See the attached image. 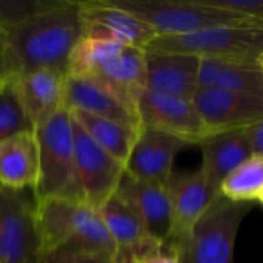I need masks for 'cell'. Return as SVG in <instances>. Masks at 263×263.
<instances>
[{
  "instance_id": "cell-1",
  "label": "cell",
  "mask_w": 263,
  "mask_h": 263,
  "mask_svg": "<svg viewBox=\"0 0 263 263\" xmlns=\"http://www.w3.org/2000/svg\"><path fill=\"white\" fill-rule=\"evenodd\" d=\"M6 32L20 74L42 68L68 72L71 54L83 37L80 2L59 0Z\"/></svg>"
},
{
  "instance_id": "cell-2",
  "label": "cell",
  "mask_w": 263,
  "mask_h": 263,
  "mask_svg": "<svg viewBox=\"0 0 263 263\" xmlns=\"http://www.w3.org/2000/svg\"><path fill=\"white\" fill-rule=\"evenodd\" d=\"M68 74L106 85L137 112L139 99L145 91V49L82 37L71 54Z\"/></svg>"
},
{
  "instance_id": "cell-3",
  "label": "cell",
  "mask_w": 263,
  "mask_h": 263,
  "mask_svg": "<svg viewBox=\"0 0 263 263\" xmlns=\"http://www.w3.org/2000/svg\"><path fill=\"white\" fill-rule=\"evenodd\" d=\"M43 254L55 250L92 253L116 259L119 248L99 211L83 202L46 199L35 202Z\"/></svg>"
},
{
  "instance_id": "cell-4",
  "label": "cell",
  "mask_w": 263,
  "mask_h": 263,
  "mask_svg": "<svg viewBox=\"0 0 263 263\" xmlns=\"http://www.w3.org/2000/svg\"><path fill=\"white\" fill-rule=\"evenodd\" d=\"M39 145V182L34 200L63 199L83 202L76 166L72 122L68 108L34 129Z\"/></svg>"
},
{
  "instance_id": "cell-5",
  "label": "cell",
  "mask_w": 263,
  "mask_h": 263,
  "mask_svg": "<svg viewBox=\"0 0 263 263\" xmlns=\"http://www.w3.org/2000/svg\"><path fill=\"white\" fill-rule=\"evenodd\" d=\"M146 23L157 35H183L214 26H243L263 22L251 20L202 0H108Z\"/></svg>"
},
{
  "instance_id": "cell-6",
  "label": "cell",
  "mask_w": 263,
  "mask_h": 263,
  "mask_svg": "<svg viewBox=\"0 0 263 263\" xmlns=\"http://www.w3.org/2000/svg\"><path fill=\"white\" fill-rule=\"evenodd\" d=\"M145 51L257 63L263 52V26H214L183 35H157Z\"/></svg>"
},
{
  "instance_id": "cell-7",
  "label": "cell",
  "mask_w": 263,
  "mask_h": 263,
  "mask_svg": "<svg viewBox=\"0 0 263 263\" xmlns=\"http://www.w3.org/2000/svg\"><path fill=\"white\" fill-rule=\"evenodd\" d=\"M247 211L245 202L219 194L180 247L182 263H233L237 233Z\"/></svg>"
},
{
  "instance_id": "cell-8",
  "label": "cell",
  "mask_w": 263,
  "mask_h": 263,
  "mask_svg": "<svg viewBox=\"0 0 263 263\" xmlns=\"http://www.w3.org/2000/svg\"><path fill=\"white\" fill-rule=\"evenodd\" d=\"M42 257L35 200L0 188V263H40Z\"/></svg>"
},
{
  "instance_id": "cell-9",
  "label": "cell",
  "mask_w": 263,
  "mask_h": 263,
  "mask_svg": "<svg viewBox=\"0 0 263 263\" xmlns=\"http://www.w3.org/2000/svg\"><path fill=\"white\" fill-rule=\"evenodd\" d=\"M72 136L76 149V166L83 200L88 206L99 211L119 190L126 173L123 163L116 160L72 120Z\"/></svg>"
},
{
  "instance_id": "cell-10",
  "label": "cell",
  "mask_w": 263,
  "mask_h": 263,
  "mask_svg": "<svg viewBox=\"0 0 263 263\" xmlns=\"http://www.w3.org/2000/svg\"><path fill=\"white\" fill-rule=\"evenodd\" d=\"M140 129H156L174 136L185 143H202L211 136L194 103L145 89L137 103Z\"/></svg>"
},
{
  "instance_id": "cell-11",
  "label": "cell",
  "mask_w": 263,
  "mask_h": 263,
  "mask_svg": "<svg viewBox=\"0 0 263 263\" xmlns=\"http://www.w3.org/2000/svg\"><path fill=\"white\" fill-rule=\"evenodd\" d=\"M210 134L242 131L263 120V97L199 88L191 100Z\"/></svg>"
},
{
  "instance_id": "cell-12",
  "label": "cell",
  "mask_w": 263,
  "mask_h": 263,
  "mask_svg": "<svg viewBox=\"0 0 263 263\" xmlns=\"http://www.w3.org/2000/svg\"><path fill=\"white\" fill-rule=\"evenodd\" d=\"M166 188L171 202L170 245L179 251L186 242L196 222L203 216L220 193L210 185L200 170L179 176L173 174Z\"/></svg>"
},
{
  "instance_id": "cell-13",
  "label": "cell",
  "mask_w": 263,
  "mask_h": 263,
  "mask_svg": "<svg viewBox=\"0 0 263 263\" xmlns=\"http://www.w3.org/2000/svg\"><path fill=\"white\" fill-rule=\"evenodd\" d=\"M80 17L86 39L112 40L145 49L157 37L146 23L108 0L80 2Z\"/></svg>"
},
{
  "instance_id": "cell-14",
  "label": "cell",
  "mask_w": 263,
  "mask_h": 263,
  "mask_svg": "<svg viewBox=\"0 0 263 263\" xmlns=\"http://www.w3.org/2000/svg\"><path fill=\"white\" fill-rule=\"evenodd\" d=\"M200 57L145 51V89L193 100L199 89Z\"/></svg>"
},
{
  "instance_id": "cell-15",
  "label": "cell",
  "mask_w": 263,
  "mask_h": 263,
  "mask_svg": "<svg viewBox=\"0 0 263 263\" xmlns=\"http://www.w3.org/2000/svg\"><path fill=\"white\" fill-rule=\"evenodd\" d=\"M186 145L166 133L142 128L126 162V173L140 180L168 185L176 154Z\"/></svg>"
},
{
  "instance_id": "cell-16",
  "label": "cell",
  "mask_w": 263,
  "mask_h": 263,
  "mask_svg": "<svg viewBox=\"0 0 263 263\" xmlns=\"http://www.w3.org/2000/svg\"><path fill=\"white\" fill-rule=\"evenodd\" d=\"M66 74L59 69H32L15 77L20 103L34 129L65 108Z\"/></svg>"
},
{
  "instance_id": "cell-17",
  "label": "cell",
  "mask_w": 263,
  "mask_h": 263,
  "mask_svg": "<svg viewBox=\"0 0 263 263\" xmlns=\"http://www.w3.org/2000/svg\"><path fill=\"white\" fill-rule=\"evenodd\" d=\"M65 108L85 111L140 131L137 112L111 88L89 77L66 74Z\"/></svg>"
},
{
  "instance_id": "cell-18",
  "label": "cell",
  "mask_w": 263,
  "mask_h": 263,
  "mask_svg": "<svg viewBox=\"0 0 263 263\" xmlns=\"http://www.w3.org/2000/svg\"><path fill=\"white\" fill-rule=\"evenodd\" d=\"M117 193L125 196L139 211L149 239L170 243L171 202L166 185L136 179L125 173Z\"/></svg>"
},
{
  "instance_id": "cell-19",
  "label": "cell",
  "mask_w": 263,
  "mask_h": 263,
  "mask_svg": "<svg viewBox=\"0 0 263 263\" xmlns=\"http://www.w3.org/2000/svg\"><path fill=\"white\" fill-rule=\"evenodd\" d=\"M39 182V145L34 131L15 134L0 142V188L35 191Z\"/></svg>"
},
{
  "instance_id": "cell-20",
  "label": "cell",
  "mask_w": 263,
  "mask_h": 263,
  "mask_svg": "<svg viewBox=\"0 0 263 263\" xmlns=\"http://www.w3.org/2000/svg\"><path fill=\"white\" fill-rule=\"evenodd\" d=\"M202 168L200 171L210 182V185L220 193L223 180L248 162L253 156V149L242 131L219 133L208 136L202 143Z\"/></svg>"
},
{
  "instance_id": "cell-21",
  "label": "cell",
  "mask_w": 263,
  "mask_h": 263,
  "mask_svg": "<svg viewBox=\"0 0 263 263\" xmlns=\"http://www.w3.org/2000/svg\"><path fill=\"white\" fill-rule=\"evenodd\" d=\"M199 88L225 89L263 97V71L259 63L200 59Z\"/></svg>"
},
{
  "instance_id": "cell-22",
  "label": "cell",
  "mask_w": 263,
  "mask_h": 263,
  "mask_svg": "<svg viewBox=\"0 0 263 263\" xmlns=\"http://www.w3.org/2000/svg\"><path fill=\"white\" fill-rule=\"evenodd\" d=\"M72 120L88 134V137L97 143L103 151L112 156L116 160L125 165L129 159L133 146L137 139V131L125 126L119 122L88 114L79 109H68Z\"/></svg>"
},
{
  "instance_id": "cell-23",
  "label": "cell",
  "mask_w": 263,
  "mask_h": 263,
  "mask_svg": "<svg viewBox=\"0 0 263 263\" xmlns=\"http://www.w3.org/2000/svg\"><path fill=\"white\" fill-rule=\"evenodd\" d=\"M99 214L119 250L137 247L148 239L146 228L139 211L120 193H116L99 210Z\"/></svg>"
},
{
  "instance_id": "cell-24",
  "label": "cell",
  "mask_w": 263,
  "mask_h": 263,
  "mask_svg": "<svg viewBox=\"0 0 263 263\" xmlns=\"http://www.w3.org/2000/svg\"><path fill=\"white\" fill-rule=\"evenodd\" d=\"M220 194L234 200L247 202L263 196V157H251L233 171L220 185Z\"/></svg>"
},
{
  "instance_id": "cell-25",
  "label": "cell",
  "mask_w": 263,
  "mask_h": 263,
  "mask_svg": "<svg viewBox=\"0 0 263 263\" xmlns=\"http://www.w3.org/2000/svg\"><path fill=\"white\" fill-rule=\"evenodd\" d=\"M14 80L0 88V142L20 133L34 131V126L20 103Z\"/></svg>"
},
{
  "instance_id": "cell-26",
  "label": "cell",
  "mask_w": 263,
  "mask_h": 263,
  "mask_svg": "<svg viewBox=\"0 0 263 263\" xmlns=\"http://www.w3.org/2000/svg\"><path fill=\"white\" fill-rule=\"evenodd\" d=\"M116 263H182L179 251L170 243L146 239L137 247L119 250Z\"/></svg>"
},
{
  "instance_id": "cell-27",
  "label": "cell",
  "mask_w": 263,
  "mask_h": 263,
  "mask_svg": "<svg viewBox=\"0 0 263 263\" xmlns=\"http://www.w3.org/2000/svg\"><path fill=\"white\" fill-rule=\"evenodd\" d=\"M57 3L59 0H0V28L8 31Z\"/></svg>"
},
{
  "instance_id": "cell-28",
  "label": "cell",
  "mask_w": 263,
  "mask_h": 263,
  "mask_svg": "<svg viewBox=\"0 0 263 263\" xmlns=\"http://www.w3.org/2000/svg\"><path fill=\"white\" fill-rule=\"evenodd\" d=\"M208 6L219 8L251 20L263 22V0H202Z\"/></svg>"
},
{
  "instance_id": "cell-29",
  "label": "cell",
  "mask_w": 263,
  "mask_h": 263,
  "mask_svg": "<svg viewBox=\"0 0 263 263\" xmlns=\"http://www.w3.org/2000/svg\"><path fill=\"white\" fill-rule=\"evenodd\" d=\"M40 263H116V259L100 254H92V253L55 250V251L45 253Z\"/></svg>"
},
{
  "instance_id": "cell-30",
  "label": "cell",
  "mask_w": 263,
  "mask_h": 263,
  "mask_svg": "<svg viewBox=\"0 0 263 263\" xmlns=\"http://www.w3.org/2000/svg\"><path fill=\"white\" fill-rule=\"evenodd\" d=\"M18 74H20V69L14 59L8 32L6 29L0 28V86L14 80Z\"/></svg>"
},
{
  "instance_id": "cell-31",
  "label": "cell",
  "mask_w": 263,
  "mask_h": 263,
  "mask_svg": "<svg viewBox=\"0 0 263 263\" xmlns=\"http://www.w3.org/2000/svg\"><path fill=\"white\" fill-rule=\"evenodd\" d=\"M243 134L253 149V156L263 157V120L245 128Z\"/></svg>"
},
{
  "instance_id": "cell-32",
  "label": "cell",
  "mask_w": 263,
  "mask_h": 263,
  "mask_svg": "<svg viewBox=\"0 0 263 263\" xmlns=\"http://www.w3.org/2000/svg\"><path fill=\"white\" fill-rule=\"evenodd\" d=\"M257 63H259V66H260V69L263 71V52L259 55V59H257Z\"/></svg>"
},
{
  "instance_id": "cell-33",
  "label": "cell",
  "mask_w": 263,
  "mask_h": 263,
  "mask_svg": "<svg viewBox=\"0 0 263 263\" xmlns=\"http://www.w3.org/2000/svg\"><path fill=\"white\" fill-rule=\"evenodd\" d=\"M0 88H2V86H0Z\"/></svg>"
}]
</instances>
